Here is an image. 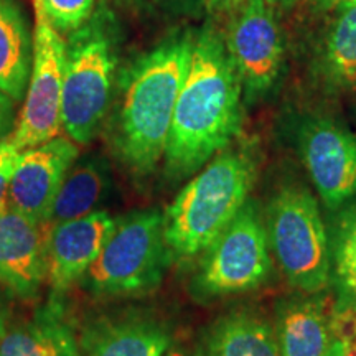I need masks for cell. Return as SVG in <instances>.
Segmentation results:
<instances>
[{"label":"cell","instance_id":"obj_1","mask_svg":"<svg viewBox=\"0 0 356 356\" xmlns=\"http://www.w3.org/2000/svg\"><path fill=\"white\" fill-rule=\"evenodd\" d=\"M243 84L225 37L207 25L193 40L165 150V175L181 180L228 149L241 129Z\"/></svg>","mask_w":356,"mask_h":356},{"label":"cell","instance_id":"obj_2","mask_svg":"<svg viewBox=\"0 0 356 356\" xmlns=\"http://www.w3.org/2000/svg\"><path fill=\"white\" fill-rule=\"evenodd\" d=\"M193 40L190 33L165 38L142 55L126 73L111 140L115 157L134 175H150L165 157Z\"/></svg>","mask_w":356,"mask_h":356},{"label":"cell","instance_id":"obj_3","mask_svg":"<svg viewBox=\"0 0 356 356\" xmlns=\"http://www.w3.org/2000/svg\"><path fill=\"white\" fill-rule=\"evenodd\" d=\"M256 162L244 150H221L177 195L163 213L172 259L200 257L249 200Z\"/></svg>","mask_w":356,"mask_h":356},{"label":"cell","instance_id":"obj_4","mask_svg":"<svg viewBox=\"0 0 356 356\" xmlns=\"http://www.w3.org/2000/svg\"><path fill=\"white\" fill-rule=\"evenodd\" d=\"M165 218L157 208L118 218L113 233L81 284L96 297H132L159 287L172 256L163 234Z\"/></svg>","mask_w":356,"mask_h":356},{"label":"cell","instance_id":"obj_5","mask_svg":"<svg viewBox=\"0 0 356 356\" xmlns=\"http://www.w3.org/2000/svg\"><path fill=\"white\" fill-rule=\"evenodd\" d=\"M270 252L287 282L302 293H320L330 286L332 256L318 202L305 186H282L266 213Z\"/></svg>","mask_w":356,"mask_h":356},{"label":"cell","instance_id":"obj_6","mask_svg":"<svg viewBox=\"0 0 356 356\" xmlns=\"http://www.w3.org/2000/svg\"><path fill=\"white\" fill-rule=\"evenodd\" d=\"M104 17L68 35L65 50L61 124L78 145L95 139L113 95L115 53Z\"/></svg>","mask_w":356,"mask_h":356},{"label":"cell","instance_id":"obj_7","mask_svg":"<svg viewBox=\"0 0 356 356\" xmlns=\"http://www.w3.org/2000/svg\"><path fill=\"white\" fill-rule=\"evenodd\" d=\"M273 273V252L259 207L248 200L234 220L200 256L191 293L215 300L254 291Z\"/></svg>","mask_w":356,"mask_h":356},{"label":"cell","instance_id":"obj_8","mask_svg":"<svg viewBox=\"0 0 356 356\" xmlns=\"http://www.w3.org/2000/svg\"><path fill=\"white\" fill-rule=\"evenodd\" d=\"M66 43L48 22L37 15L33 37V60L24 108L17 118L8 142L19 150L40 145L60 136L61 101H63Z\"/></svg>","mask_w":356,"mask_h":356},{"label":"cell","instance_id":"obj_9","mask_svg":"<svg viewBox=\"0 0 356 356\" xmlns=\"http://www.w3.org/2000/svg\"><path fill=\"white\" fill-rule=\"evenodd\" d=\"M225 42L246 101L267 95L284 66V38L274 7L266 0H246L236 10Z\"/></svg>","mask_w":356,"mask_h":356},{"label":"cell","instance_id":"obj_10","mask_svg":"<svg viewBox=\"0 0 356 356\" xmlns=\"http://www.w3.org/2000/svg\"><path fill=\"white\" fill-rule=\"evenodd\" d=\"M299 154L325 207L340 208L356 195V136L330 118L304 121Z\"/></svg>","mask_w":356,"mask_h":356},{"label":"cell","instance_id":"obj_11","mask_svg":"<svg viewBox=\"0 0 356 356\" xmlns=\"http://www.w3.org/2000/svg\"><path fill=\"white\" fill-rule=\"evenodd\" d=\"M78 155L76 142L60 136L22 150L8 185V207L48 225L58 190Z\"/></svg>","mask_w":356,"mask_h":356},{"label":"cell","instance_id":"obj_12","mask_svg":"<svg viewBox=\"0 0 356 356\" xmlns=\"http://www.w3.org/2000/svg\"><path fill=\"white\" fill-rule=\"evenodd\" d=\"M50 226L7 207L0 213V286L29 300L47 282Z\"/></svg>","mask_w":356,"mask_h":356},{"label":"cell","instance_id":"obj_13","mask_svg":"<svg viewBox=\"0 0 356 356\" xmlns=\"http://www.w3.org/2000/svg\"><path fill=\"white\" fill-rule=\"evenodd\" d=\"M115 221L118 218L99 210L53 226L48 238L47 273L51 300H58L74 284L81 282L113 233Z\"/></svg>","mask_w":356,"mask_h":356},{"label":"cell","instance_id":"obj_14","mask_svg":"<svg viewBox=\"0 0 356 356\" xmlns=\"http://www.w3.org/2000/svg\"><path fill=\"white\" fill-rule=\"evenodd\" d=\"M274 330L280 356H327L335 341L332 309L318 293L280 302Z\"/></svg>","mask_w":356,"mask_h":356},{"label":"cell","instance_id":"obj_15","mask_svg":"<svg viewBox=\"0 0 356 356\" xmlns=\"http://www.w3.org/2000/svg\"><path fill=\"white\" fill-rule=\"evenodd\" d=\"M170 332L145 317L102 318L83 332V356H163L170 348Z\"/></svg>","mask_w":356,"mask_h":356},{"label":"cell","instance_id":"obj_16","mask_svg":"<svg viewBox=\"0 0 356 356\" xmlns=\"http://www.w3.org/2000/svg\"><path fill=\"white\" fill-rule=\"evenodd\" d=\"M0 356H83L60 302L51 300L29 322L8 328L0 338Z\"/></svg>","mask_w":356,"mask_h":356},{"label":"cell","instance_id":"obj_17","mask_svg":"<svg viewBox=\"0 0 356 356\" xmlns=\"http://www.w3.org/2000/svg\"><path fill=\"white\" fill-rule=\"evenodd\" d=\"M200 356H280L274 327L251 310H233L204 332Z\"/></svg>","mask_w":356,"mask_h":356},{"label":"cell","instance_id":"obj_18","mask_svg":"<svg viewBox=\"0 0 356 356\" xmlns=\"http://www.w3.org/2000/svg\"><path fill=\"white\" fill-rule=\"evenodd\" d=\"M113 186L108 160L101 155H88L76 160L66 173L53 203L48 226L76 220L99 211L101 203L108 198Z\"/></svg>","mask_w":356,"mask_h":356},{"label":"cell","instance_id":"obj_19","mask_svg":"<svg viewBox=\"0 0 356 356\" xmlns=\"http://www.w3.org/2000/svg\"><path fill=\"white\" fill-rule=\"evenodd\" d=\"M33 60V42L15 0H0V91L24 99Z\"/></svg>","mask_w":356,"mask_h":356},{"label":"cell","instance_id":"obj_20","mask_svg":"<svg viewBox=\"0 0 356 356\" xmlns=\"http://www.w3.org/2000/svg\"><path fill=\"white\" fill-rule=\"evenodd\" d=\"M320 71L338 91L356 89V6H340L323 40Z\"/></svg>","mask_w":356,"mask_h":356},{"label":"cell","instance_id":"obj_21","mask_svg":"<svg viewBox=\"0 0 356 356\" xmlns=\"http://www.w3.org/2000/svg\"><path fill=\"white\" fill-rule=\"evenodd\" d=\"M332 269L345 299L356 300V204L346 208L338 218Z\"/></svg>","mask_w":356,"mask_h":356},{"label":"cell","instance_id":"obj_22","mask_svg":"<svg viewBox=\"0 0 356 356\" xmlns=\"http://www.w3.org/2000/svg\"><path fill=\"white\" fill-rule=\"evenodd\" d=\"M42 10L58 33H73L91 19L96 0H40ZM37 13V15H38Z\"/></svg>","mask_w":356,"mask_h":356},{"label":"cell","instance_id":"obj_23","mask_svg":"<svg viewBox=\"0 0 356 356\" xmlns=\"http://www.w3.org/2000/svg\"><path fill=\"white\" fill-rule=\"evenodd\" d=\"M22 150L15 149L8 139L0 140V213L8 207V185L19 165Z\"/></svg>","mask_w":356,"mask_h":356},{"label":"cell","instance_id":"obj_24","mask_svg":"<svg viewBox=\"0 0 356 356\" xmlns=\"http://www.w3.org/2000/svg\"><path fill=\"white\" fill-rule=\"evenodd\" d=\"M15 122V101L0 91V140L12 131Z\"/></svg>","mask_w":356,"mask_h":356},{"label":"cell","instance_id":"obj_25","mask_svg":"<svg viewBox=\"0 0 356 356\" xmlns=\"http://www.w3.org/2000/svg\"><path fill=\"white\" fill-rule=\"evenodd\" d=\"M213 12H236L246 0H204Z\"/></svg>","mask_w":356,"mask_h":356},{"label":"cell","instance_id":"obj_26","mask_svg":"<svg viewBox=\"0 0 356 356\" xmlns=\"http://www.w3.org/2000/svg\"><path fill=\"white\" fill-rule=\"evenodd\" d=\"M7 330H8V315L7 312L3 310V307L0 305V338L6 335Z\"/></svg>","mask_w":356,"mask_h":356},{"label":"cell","instance_id":"obj_27","mask_svg":"<svg viewBox=\"0 0 356 356\" xmlns=\"http://www.w3.org/2000/svg\"><path fill=\"white\" fill-rule=\"evenodd\" d=\"M266 2H269L273 7H282V8H289L292 7L293 3L297 2V0H266Z\"/></svg>","mask_w":356,"mask_h":356},{"label":"cell","instance_id":"obj_28","mask_svg":"<svg viewBox=\"0 0 356 356\" xmlns=\"http://www.w3.org/2000/svg\"><path fill=\"white\" fill-rule=\"evenodd\" d=\"M327 356H343V350H341L340 341H338V340L333 341L332 348H330V351H328Z\"/></svg>","mask_w":356,"mask_h":356},{"label":"cell","instance_id":"obj_29","mask_svg":"<svg viewBox=\"0 0 356 356\" xmlns=\"http://www.w3.org/2000/svg\"><path fill=\"white\" fill-rule=\"evenodd\" d=\"M328 3H330V6H337V7H340V6H356V0H327Z\"/></svg>","mask_w":356,"mask_h":356},{"label":"cell","instance_id":"obj_30","mask_svg":"<svg viewBox=\"0 0 356 356\" xmlns=\"http://www.w3.org/2000/svg\"><path fill=\"white\" fill-rule=\"evenodd\" d=\"M163 356H190L188 353H186V351H184V350H178V348H168L167 350V353L163 355Z\"/></svg>","mask_w":356,"mask_h":356},{"label":"cell","instance_id":"obj_31","mask_svg":"<svg viewBox=\"0 0 356 356\" xmlns=\"http://www.w3.org/2000/svg\"><path fill=\"white\" fill-rule=\"evenodd\" d=\"M170 2L180 3V6H191V3H200V2H204V0H170Z\"/></svg>","mask_w":356,"mask_h":356},{"label":"cell","instance_id":"obj_32","mask_svg":"<svg viewBox=\"0 0 356 356\" xmlns=\"http://www.w3.org/2000/svg\"><path fill=\"white\" fill-rule=\"evenodd\" d=\"M102 3H134L136 0H101Z\"/></svg>","mask_w":356,"mask_h":356},{"label":"cell","instance_id":"obj_33","mask_svg":"<svg viewBox=\"0 0 356 356\" xmlns=\"http://www.w3.org/2000/svg\"><path fill=\"white\" fill-rule=\"evenodd\" d=\"M343 300L346 302V304L350 305V309H351V312H353V315H355V320H356V300H350V299H345L343 297Z\"/></svg>","mask_w":356,"mask_h":356},{"label":"cell","instance_id":"obj_34","mask_svg":"<svg viewBox=\"0 0 356 356\" xmlns=\"http://www.w3.org/2000/svg\"><path fill=\"white\" fill-rule=\"evenodd\" d=\"M33 2V7H35V13H38L42 10V3H40V0H32Z\"/></svg>","mask_w":356,"mask_h":356}]
</instances>
